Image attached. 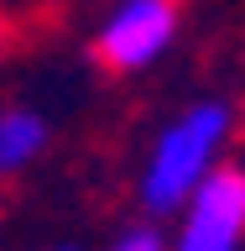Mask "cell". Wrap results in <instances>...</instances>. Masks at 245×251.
I'll list each match as a JSON object with an SVG mask.
<instances>
[{"instance_id":"cell-4","label":"cell","mask_w":245,"mask_h":251,"mask_svg":"<svg viewBox=\"0 0 245 251\" xmlns=\"http://www.w3.org/2000/svg\"><path fill=\"white\" fill-rule=\"evenodd\" d=\"M37 147H42V121H37V115H26V110L0 115V173L21 168Z\"/></svg>"},{"instance_id":"cell-1","label":"cell","mask_w":245,"mask_h":251,"mask_svg":"<svg viewBox=\"0 0 245 251\" xmlns=\"http://www.w3.org/2000/svg\"><path fill=\"white\" fill-rule=\"evenodd\" d=\"M219 131H224V110L203 105L183 126H172L167 136H162V147L152 157V173H146V204L152 209H172L188 188L199 183V173L209 162V152H214Z\"/></svg>"},{"instance_id":"cell-5","label":"cell","mask_w":245,"mask_h":251,"mask_svg":"<svg viewBox=\"0 0 245 251\" xmlns=\"http://www.w3.org/2000/svg\"><path fill=\"white\" fill-rule=\"evenodd\" d=\"M115 251H162V241H156L152 230H131V235H125V241H120Z\"/></svg>"},{"instance_id":"cell-2","label":"cell","mask_w":245,"mask_h":251,"mask_svg":"<svg viewBox=\"0 0 245 251\" xmlns=\"http://www.w3.org/2000/svg\"><path fill=\"white\" fill-rule=\"evenodd\" d=\"M178 26V0H131L94 42V68L105 74H131L146 58L162 52V42Z\"/></svg>"},{"instance_id":"cell-6","label":"cell","mask_w":245,"mask_h":251,"mask_svg":"<svg viewBox=\"0 0 245 251\" xmlns=\"http://www.w3.org/2000/svg\"><path fill=\"white\" fill-rule=\"evenodd\" d=\"M0 52H5V16H0Z\"/></svg>"},{"instance_id":"cell-3","label":"cell","mask_w":245,"mask_h":251,"mask_svg":"<svg viewBox=\"0 0 245 251\" xmlns=\"http://www.w3.org/2000/svg\"><path fill=\"white\" fill-rule=\"evenodd\" d=\"M240 235H245V173L240 168H219L199 188L178 251H235Z\"/></svg>"}]
</instances>
